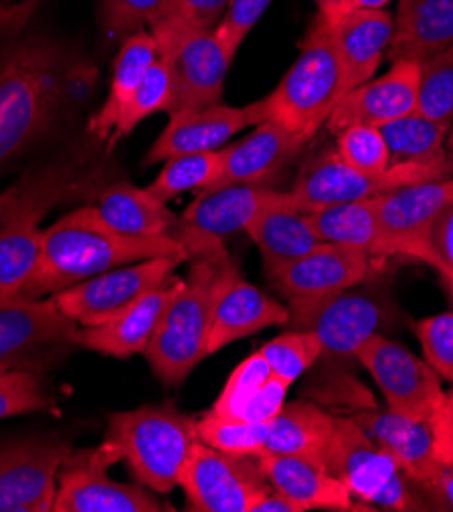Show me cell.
I'll return each instance as SVG.
<instances>
[{"label":"cell","instance_id":"cell-1","mask_svg":"<svg viewBox=\"0 0 453 512\" xmlns=\"http://www.w3.org/2000/svg\"><path fill=\"white\" fill-rule=\"evenodd\" d=\"M190 270L160 319L143 355L168 386H180L205 360L209 331L223 292L241 278L239 264L221 239L182 241Z\"/></svg>","mask_w":453,"mask_h":512},{"label":"cell","instance_id":"cell-2","mask_svg":"<svg viewBox=\"0 0 453 512\" xmlns=\"http://www.w3.org/2000/svg\"><path fill=\"white\" fill-rule=\"evenodd\" d=\"M160 255L188 258V251L176 237L123 235L100 217L96 207H80L45 229L39 266L19 298L54 296L113 268Z\"/></svg>","mask_w":453,"mask_h":512},{"label":"cell","instance_id":"cell-3","mask_svg":"<svg viewBox=\"0 0 453 512\" xmlns=\"http://www.w3.org/2000/svg\"><path fill=\"white\" fill-rule=\"evenodd\" d=\"M72 74L62 45L43 35L21 37L0 56V170L54 127Z\"/></svg>","mask_w":453,"mask_h":512},{"label":"cell","instance_id":"cell-4","mask_svg":"<svg viewBox=\"0 0 453 512\" xmlns=\"http://www.w3.org/2000/svg\"><path fill=\"white\" fill-rule=\"evenodd\" d=\"M82 184L78 166L60 160L29 170L0 192V300L19 298L43 247L41 221Z\"/></svg>","mask_w":453,"mask_h":512},{"label":"cell","instance_id":"cell-5","mask_svg":"<svg viewBox=\"0 0 453 512\" xmlns=\"http://www.w3.org/2000/svg\"><path fill=\"white\" fill-rule=\"evenodd\" d=\"M298 47L296 62L266 98L270 119L309 143L345 96V74L323 15H315Z\"/></svg>","mask_w":453,"mask_h":512},{"label":"cell","instance_id":"cell-6","mask_svg":"<svg viewBox=\"0 0 453 512\" xmlns=\"http://www.w3.org/2000/svg\"><path fill=\"white\" fill-rule=\"evenodd\" d=\"M107 439L121 447L137 484L158 494H168L180 484L190 453L200 441L196 421L170 402L115 413Z\"/></svg>","mask_w":453,"mask_h":512},{"label":"cell","instance_id":"cell-7","mask_svg":"<svg viewBox=\"0 0 453 512\" xmlns=\"http://www.w3.org/2000/svg\"><path fill=\"white\" fill-rule=\"evenodd\" d=\"M390 302L378 290L345 288L321 296L288 298L286 329L315 333L323 345L321 362L356 360V351L390 319Z\"/></svg>","mask_w":453,"mask_h":512},{"label":"cell","instance_id":"cell-8","mask_svg":"<svg viewBox=\"0 0 453 512\" xmlns=\"http://www.w3.org/2000/svg\"><path fill=\"white\" fill-rule=\"evenodd\" d=\"M449 176H453V168L427 164H392L382 174H364L343 164L333 147L315 153L302 164L290 194L294 207L311 215L337 204L370 200L402 186Z\"/></svg>","mask_w":453,"mask_h":512},{"label":"cell","instance_id":"cell-9","mask_svg":"<svg viewBox=\"0 0 453 512\" xmlns=\"http://www.w3.org/2000/svg\"><path fill=\"white\" fill-rule=\"evenodd\" d=\"M325 466L354 498L368 506L400 512L423 510L396 459L372 441L351 417L335 419Z\"/></svg>","mask_w":453,"mask_h":512},{"label":"cell","instance_id":"cell-10","mask_svg":"<svg viewBox=\"0 0 453 512\" xmlns=\"http://www.w3.org/2000/svg\"><path fill=\"white\" fill-rule=\"evenodd\" d=\"M123 459L117 443L107 439L92 449L70 451L58 472L54 512H166L162 502L145 486H127L109 478V468Z\"/></svg>","mask_w":453,"mask_h":512},{"label":"cell","instance_id":"cell-11","mask_svg":"<svg viewBox=\"0 0 453 512\" xmlns=\"http://www.w3.org/2000/svg\"><path fill=\"white\" fill-rule=\"evenodd\" d=\"M192 510L251 512L272 486L260 453H229L198 441L178 484Z\"/></svg>","mask_w":453,"mask_h":512},{"label":"cell","instance_id":"cell-12","mask_svg":"<svg viewBox=\"0 0 453 512\" xmlns=\"http://www.w3.org/2000/svg\"><path fill=\"white\" fill-rule=\"evenodd\" d=\"M160 56L168 62L174 80V105L168 115L207 109L223 98L231 68L215 29H186L151 25Z\"/></svg>","mask_w":453,"mask_h":512},{"label":"cell","instance_id":"cell-13","mask_svg":"<svg viewBox=\"0 0 453 512\" xmlns=\"http://www.w3.org/2000/svg\"><path fill=\"white\" fill-rule=\"evenodd\" d=\"M186 255H160L88 278L54 294L58 309L80 327H98L129 311L147 292L174 276Z\"/></svg>","mask_w":453,"mask_h":512},{"label":"cell","instance_id":"cell-14","mask_svg":"<svg viewBox=\"0 0 453 512\" xmlns=\"http://www.w3.org/2000/svg\"><path fill=\"white\" fill-rule=\"evenodd\" d=\"M356 362L374 378L388 408L402 417L429 423L445 398L439 374L427 360L382 333L372 335L356 351Z\"/></svg>","mask_w":453,"mask_h":512},{"label":"cell","instance_id":"cell-15","mask_svg":"<svg viewBox=\"0 0 453 512\" xmlns=\"http://www.w3.org/2000/svg\"><path fill=\"white\" fill-rule=\"evenodd\" d=\"M80 325L66 317L52 296L0 300V366L37 372L47 351H64L76 343Z\"/></svg>","mask_w":453,"mask_h":512},{"label":"cell","instance_id":"cell-16","mask_svg":"<svg viewBox=\"0 0 453 512\" xmlns=\"http://www.w3.org/2000/svg\"><path fill=\"white\" fill-rule=\"evenodd\" d=\"M72 451L60 439H29L0 447V512H49L58 472Z\"/></svg>","mask_w":453,"mask_h":512},{"label":"cell","instance_id":"cell-17","mask_svg":"<svg viewBox=\"0 0 453 512\" xmlns=\"http://www.w3.org/2000/svg\"><path fill=\"white\" fill-rule=\"evenodd\" d=\"M270 119L268 98H260L243 107H229L223 102L207 109L170 115L166 129L149 147L143 166L164 164L182 153H203L227 147L241 131Z\"/></svg>","mask_w":453,"mask_h":512},{"label":"cell","instance_id":"cell-18","mask_svg":"<svg viewBox=\"0 0 453 512\" xmlns=\"http://www.w3.org/2000/svg\"><path fill=\"white\" fill-rule=\"evenodd\" d=\"M288 202L294 204L290 192H280L276 188L256 184H235L200 192L180 215L176 239L225 241L227 237L245 231L262 211Z\"/></svg>","mask_w":453,"mask_h":512},{"label":"cell","instance_id":"cell-19","mask_svg":"<svg viewBox=\"0 0 453 512\" xmlns=\"http://www.w3.org/2000/svg\"><path fill=\"white\" fill-rule=\"evenodd\" d=\"M421 64L396 60L392 68L366 84L349 90L327 121V129L337 135L349 125L382 127L417 111Z\"/></svg>","mask_w":453,"mask_h":512},{"label":"cell","instance_id":"cell-20","mask_svg":"<svg viewBox=\"0 0 453 512\" xmlns=\"http://www.w3.org/2000/svg\"><path fill=\"white\" fill-rule=\"evenodd\" d=\"M372 204L384 229L409 247V260L427 264L425 233L433 219L453 204V176L396 188L372 198Z\"/></svg>","mask_w":453,"mask_h":512},{"label":"cell","instance_id":"cell-21","mask_svg":"<svg viewBox=\"0 0 453 512\" xmlns=\"http://www.w3.org/2000/svg\"><path fill=\"white\" fill-rule=\"evenodd\" d=\"M305 145V141L292 135L280 123L268 119L256 125L254 131L247 133L241 141L225 147L219 176L203 192L235 184L268 186V182L286 168Z\"/></svg>","mask_w":453,"mask_h":512},{"label":"cell","instance_id":"cell-22","mask_svg":"<svg viewBox=\"0 0 453 512\" xmlns=\"http://www.w3.org/2000/svg\"><path fill=\"white\" fill-rule=\"evenodd\" d=\"M260 462L270 486L300 504L302 510H372L368 504L356 502L349 488L315 459L260 451Z\"/></svg>","mask_w":453,"mask_h":512},{"label":"cell","instance_id":"cell-23","mask_svg":"<svg viewBox=\"0 0 453 512\" xmlns=\"http://www.w3.org/2000/svg\"><path fill=\"white\" fill-rule=\"evenodd\" d=\"M368 253L337 243H323L300 260L284 266L270 282L288 298L321 296L354 288L370 274Z\"/></svg>","mask_w":453,"mask_h":512},{"label":"cell","instance_id":"cell-24","mask_svg":"<svg viewBox=\"0 0 453 512\" xmlns=\"http://www.w3.org/2000/svg\"><path fill=\"white\" fill-rule=\"evenodd\" d=\"M180 284L182 278L172 276L113 321L98 327L78 329L76 343L90 351L117 357V360H127V357L143 353Z\"/></svg>","mask_w":453,"mask_h":512},{"label":"cell","instance_id":"cell-25","mask_svg":"<svg viewBox=\"0 0 453 512\" xmlns=\"http://www.w3.org/2000/svg\"><path fill=\"white\" fill-rule=\"evenodd\" d=\"M331 29L347 94L374 78L394 37V17L388 11H349Z\"/></svg>","mask_w":453,"mask_h":512},{"label":"cell","instance_id":"cell-26","mask_svg":"<svg viewBox=\"0 0 453 512\" xmlns=\"http://www.w3.org/2000/svg\"><path fill=\"white\" fill-rule=\"evenodd\" d=\"M309 221L325 243L360 249L372 260L409 258V247L384 229L372 198L311 213Z\"/></svg>","mask_w":453,"mask_h":512},{"label":"cell","instance_id":"cell-27","mask_svg":"<svg viewBox=\"0 0 453 512\" xmlns=\"http://www.w3.org/2000/svg\"><path fill=\"white\" fill-rule=\"evenodd\" d=\"M366 435L376 441L382 449H386L405 472L409 482H419L427 478L437 466L433 457V437L429 423L413 421L388 411H378V408H358L351 415Z\"/></svg>","mask_w":453,"mask_h":512},{"label":"cell","instance_id":"cell-28","mask_svg":"<svg viewBox=\"0 0 453 512\" xmlns=\"http://www.w3.org/2000/svg\"><path fill=\"white\" fill-rule=\"evenodd\" d=\"M288 323V306L264 294L254 284L237 278L219 298L213 315L207 353L213 355L237 339L256 335L272 325Z\"/></svg>","mask_w":453,"mask_h":512},{"label":"cell","instance_id":"cell-29","mask_svg":"<svg viewBox=\"0 0 453 512\" xmlns=\"http://www.w3.org/2000/svg\"><path fill=\"white\" fill-rule=\"evenodd\" d=\"M245 233L256 243L262 255L268 280L284 266L300 260L302 255L325 243L311 225L309 215L298 211L292 202L276 204V207L262 211Z\"/></svg>","mask_w":453,"mask_h":512},{"label":"cell","instance_id":"cell-30","mask_svg":"<svg viewBox=\"0 0 453 512\" xmlns=\"http://www.w3.org/2000/svg\"><path fill=\"white\" fill-rule=\"evenodd\" d=\"M453 43V0H400L388 58L423 62Z\"/></svg>","mask_w":453,"mask_h":512},{"label":"cell","instance_id":"cell-31","mask_svg":"<svg viewBox=\"0 0 453 512\" xmlns=\"http://www.w3.org/2000/svg\"><path fill=\"white\" fill-rule=\"evenodd\" d=\"M158 41L151 35L149 29L137 31L129 35L117 54L113 76L109 84V94L100 109L88 121V133L94 135L98 141H109L117 121L121 119L125 107L129 105L131 96L135 94L137 86L145 78L147 70L154 66L158 60Z\"/></svg>","mask_w":453,"mask_h":512},{"label":"cell","instance_id":"cell-32","mask_svg":"<svg viewBox=\"0 0 453 512\" xmlns=\"http://www.w3.org/2000/svg\"><path fill=\"white\" fill-rule=\"evenodd\" d=\"M96 209L115 231L131 237H176L180 217L145 188L117 182L98 194Z\"/></svg>","mask_w":453,"mask_h":512},{"label":"cell","instance_id":"cell-33","mask_svg":"<svg viewBox=\"0 0 453 512\" xmlns=\"http://www.w3.org/2000/svg\"><path fill=\"white\" fill-rule=\"evenodd\" d=\"M335 419L337 417L313 402H288L270 421L264 451L309 457L325 464L327 449L335 431Z\"/></svg>","mask_w":453,"mask_h":512},{"label":"cell","instance_id":"cell-34","mask_svg":"<svg viewBox=\"0 0 453 512\" xmlns=\"http://www.w3.org/2000/svg\"><path fill=\"white\" fill-rule=\"evenodd\" d=\"M453 123L431 119L419 111L380 127L390 164H427L453 168L447 158V137Z\"/></svg>","mask_w":453,"mask_h":512},{"label":"cell","instance_id":"cell-35","mask_svg":"<svg viewBox=\"0 0 453 512\" xmlns=\"http://www.w3.org/2000/svg\"><path fill=\"white\" fill-rule=\"evenodd\" d=\"M225 147L203 153H182L164 162L160 174L145 190L160 202H170L182 192H203L219 176Z\"/></svg>","mask_w":453,"mask_h":512},{"label":"cell","instance_id":"cell-36","mask_svg":"<svg viewBox=\"0 0 453 512\" xmlns=\"http://www.w3.org/2000/svg\"><path fill=\"white\" fill-rule=\"evenodd\" d=\"M172 105H174L172 72H170L168 62L162 56H158L154 66L147 70L145 78L141 80L135 94L131 96L129 105L125 107L121 119L117 121L115 129L107 141V147L113 149L121 139L131 135L133 129L147 117L162 113V111L170 113Z\"/></svg>","mask_w":453,"mask_h":512},{"label":"cell","instance_id":"cell-37","mask_svg":"<svg viewBox=\"0 0 453 512\" xmlns=\"http://www.w3.org/2000/svg\"><path fill=\"white\" fill-rule=\"evenodd\" d=\"M260 353L266 357L272 376L292 386L302 374L321 362L323 345L315 333L288 329L264 343Z\"/></svg>","mask_w":453,"mask_h":512},{"label":"cell","instance_id":"cell-38","mask_svg":"<svg viewBox=\"0 0 453 512\" xmlns=\"http://www.w3.org/2000/svg\"><path fill=\"white\" fill-rule=\"evenodd\" d=\"M417 111L453 123V43L421 62Z\"/></svg>","mask_w":453,"mask_h":512},{"label":"cell","instance_id":"cell-39","mask_svg":"<svg viewBox=\"0 0 453 512\" xmlns=\"http://www.w3.org/2000/svg\"><path fill=\"white\" fill-rule=\"evenodd\" d=\"M270 423H251L237 417L207 413L196 421L198 437L203 443L229 453H260L268 439Z\"/></svg>","mask_w":453,"mask_h":512},{"label":"cell","instance_id":"cell-40","mask_svg":"<svg viewBox=\"0 0 453 512\" xmlns=\"http://www.w3.org/2000/svg\"><path fill=\"white\" fill-rule=\"evenodd\" d=\"M335 151L343 164L364 174H382L390 164V151L380 127L349 125L339 131Z\"/></svg>","mask_w":453,"mask_h":512},{"label":"cell","instance_id":"cell-41","mask_svg":"<svg viewBox=\"0 0 453 512\" xmlns=\"http://www.w3.org/2000/svg\"><path fill=\"white\" fill-rule=\"evenodd\" d=\"M270 378H272V370L266 362V357L258 349L249 357H245V360L227 378L219 398L211 406V413L221 417H239L241 408Z\"/></svg>","mask_w":453,"mask_h":512},{"label":"cell","instance_id":"cell-42","mask_svg":"<svg viewBox=\"0 0 453 512\" xmlns=\"http://www.w3.org/2000/svg\"><path fill=\"white\" fill-rule=\"evenodd\" d=\"M164 0H100V29L111 41H125L129 35L149 29Z\"/></svg>","mask_w":453,"mask_h":512},{"label":"cell","instance_id":"cell-43","mask_svg":"<svg viewBox=\"0 0 453 512\" xmlns=\"http://www.w3.org/2000/svg\"><path fill=\"white\" fill-rule=\"evenodd\" d=\"M52 404L35 372L11 370L0 380V419L45 411Z\"/></svg>","mask_w":453,"mask_h":512},{"label":"cell","instance_id":"cell-44","mask_svg":"<svg viewBox=\"0 0 453 512\" xmlns=\"http://www.w3.org/2000/svg\"><path fill=\"white\" fill-rule=\"evenodd\" d=\"M427 364L453 384V311L421 319L413 325Z\"/></svg>","mask_w":453,"mask_h":512},{"label":"cell","instance_id":"cell-45","mask_svg":"<svg viewBox=\"0 0 453 512\" xmlns=\"http://www.w3.org/2000/svg\"><path fill=\"white\" fill-rule=\"evenodd\" d=\"M272 3L274 0H229L223 19L215 27V35L231 62L235 60L239 47L251 29L260 23Z\"/></svg>","mask_w":453,"mask_h":512},{"label":"cell","instance_id":"cell-46","mask_svg":"<svg viewBox=\"0 0 453 512\" xmlns=\"http://www.w3.org/2000/svg\"><path fill=\"white\" fill-rule=\"evenodd\" d=\"M227 7L229 0H164L158 17L151 25H174L211 31L219 25Z\"/></svg>","mask_w":453,"mask_h":512},{"label":"cell","instance_id":"cell-47","mask_svg":"<svg viewBox=\"0 0 453 512\" xmlns=\"http://www.w3.org/2000/svg\"><path fill=\"white\" fill-rule=\"evenodd\" d=\"M425 243L429 247L427 266L437 272H453V204L433 219L425 233Z\"/></svg>","mask_w":453,"mask_h":512},{"label":"cell","instance_id":"cell-48","mask_svg":"<svg viewBox=\"0 0 453 512\" xmlns=\"http://www.w3.org/2000/svg\"><path fill=\"white\" fill-rule=\"evenodd\" d=\"M288 388L290 384L272 376L254 396L249 398V402L241 408L237 419L251 421V423H270L286 404L284 400H286Z\"/></svg>","mask_w":453,"mask_h":512},{"label":"cell","instance_id":"cell-49","mask_svg":"<svg viewBox=\"0 0 453 512\" xmlns=\"http://www.w3.org/2000/svg\"><path fill=\"white\" fill-rule=\"evenodd\" d=\"M411 488L423 510L453 512V468L437 466L427 478L411 482Z\"/></svg>","mask_w":453,"mask_h":512},{"label":"cell","instance_id":"cell-50","mask_svg":"<svg viewBox=\"0 0 453 512\" xmlns=\"http://www.w3.org/2000/svg\"><path fill=\"white\" fill-rule=\"evenodd\" d=\"M37 7L39 0H0V56L21 39Z\"/></svg>","mask_w":453,"mask_h":512},{"label":"cell","instance_id":"cell-51","mask_svg":"<svg viewBox=\"0 0 453 512\" xmlns=\"http://www.w3.org/2000/svg\"><path fill=\"white\" fill-rule=\"evenodd\" d=\"M433 437V457L435 462L453 468V390L445 392L443 402L429 421Z\"/></svg>","mask_w":453,"mask_h":512},{"label":"cell","instance_id":"cell-52","mask_svg":"<svg viewBox=\"0 0 453 512\" xmlns=\"http://www.w3.org/2000/svg\"><path fill=\"white\" fill-rule=\"evenodd\" d=\"M251 512H305V510H302L300 504H296L294 500H290L288 496H284L272 488L266 496H262L256 502V506L251 508Z\"/></svg>","mask_w":453,"mask_h":512},{"label":"cell","instance_id":"cell-53","mask_svg":"<svg viewBox=\"0 0 453 512\" xmlns=\"http://www.w3.org/2000/svg\"><path fill=\"white\" fill-rule=\"evenodd\" d=\"M315 3L319 7V15H323L329 23H337L349 13V0H315Z\"/></svg>","mask_w":453,"mask_h":512},{"label":"cell","instance_id":"cell-54","mask_svg":"<svg viewBox=\"0 0 453 512\" xmlns=\"http://www.w3.org/2000/svg\"><path fill=\"white\" fill-rule=\"evenodd\" d=\"M392 0H349V11H384Z\"/></svg>","mask_w":453,"mask_h":512},{"label":"cell","instance_id":"cell-55","mask_svg":"<svg viewBox=\"0 0 453 512\" xmlns=\"http://www.w3.org/2000/svg\"><path fill=\"white\" fill-rule=\"evenodd\" d=\"M441 278V284L445 288V292L449 294V300L453 304V272H437Z\"/></svg>","mask_w":453,"mask_h":512},{"label":"cell","instance_id":"cell-56","mask_svg":"<svg viewBox=\"0 0 453 512\" xmlns=\"http://www.w3.org/2000/svg\"><path fill=\"white\" fill-rule=\"evenodd\" d=\"M445 149H447V158H449V162L453 164V125H451V131H449V137H447Z\"/></svg>","mask_w":453,"mask_h":512},{"label":"cell","instance_id":"cell-57","mask_svg":"<svg viewBox=\"0 0 453 512\" xmlns=\"http://www.w3.org/2000/svg\"><path fill=\"white\" fill-rule=\"evenodd\" d=\"M7 372H11V370H7V368H3V366H0V380H3L5 378V374Z\"/></svg>","mask_w":453,"mask_h":512}]
</instances>
